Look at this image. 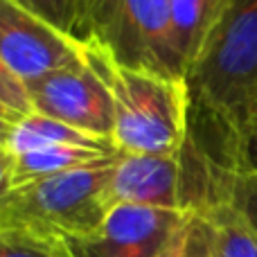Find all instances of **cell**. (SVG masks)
Listing matches in <instances>:
<instances>
[{
  "mask_svg": "<svg viewBox=\"0 0 257 257\" xmlns=\"http://www.w3.org/2000/svg\"><path fill=\"white\" fill-rule=\"evenodd\" d=\"M187 86L190 126L219 138L239 154L257 102V0H232L187 72Z\"/></svg>",
  "mask_w": 257,
  "mask_h": 257,
  "instance_id": "obj_1",
  "label": "cell"
},
{
  "mask_svg": "<svg viewBox=\"0 0 257 257\" xmlns=\"http://www.w3.org/2000/svg\"><path fill=\"white\" fill-rule=\"evenodd\" d=\"M81 57L111 93L113 145L117 149L126 154H181L190 136L192 113L187 79L120 66L95 45H81Z\"/></svg>",
  "mask_w": 257,
  "mask_h": 257,
  "instance_id": "obj_2",
  "label": "cell"
},
{
  "mask_svg": "<svg viewBox=\"0 0 257 257\" xmlns=\"http://www.w3.org/2000/svg\"><path fill=\"white\" fill-rule=\"evenodd\" d=\"M117 156L12 187L0 196V228L61 244L97 232L111 212L106 187Z\"/></svg>",
  "mask_w": 257,
  "mask_h": 257,
  "instance_id": "obj_3",
  "label": "cell"
},
{
  "mask_svg": "<svg viewBox=\"0 0 257 257\" xmlns=\"http://www.w3.org/2000/svg\"><path fill=\"white\" fill-rule=\"evenodd\" d=\"M77 43L104 50L120 66L185 79L172 41L169 0H77Z\"/></svg>",
  "mask_w": 257,
  "mask_h": 257,
  "instance_id": "obj_4",
  "label": "cell"
},
{
  "mask_svg": "<svg viewBox=\"0 0 257 257\" xmlns=\"http://www.w3.org/2000/svg\"><path fill=\"white\" fill-rule=\"evenodd\" d=\"M25 88L36 113L113 142L115 113L111 93L86 61L81 66L48 72L25 84Z\"/></svg>",
  "mask_w": 257,
  "mask_h": 257,
  "instance_id": "obj_5",
  "label": "cell"
},
{
  "mask_svg": "<svg viewBox=\"0 0 257 257\" xmlns=\"http://www.w3.org/2000/svg\"><path fill=\"white\" fill-rule=\"evenodd\" d=\"M0 59L23 84L84 63L75 39L12 0H0Z\"/></svg>",
  "mask_w": 257,
  "mask_h": 257,
  "instance_id": "obj_6",
  "label": "cell"
},
{
  "mask_svg": "<svg viewBox=\"0 0 257 257\" xmlns=\"http://www.w3.org/2000/svg\"><path fill=\"white\" fill-rule=\"evenodd\" d=\"M187 212L117 205L97 232L63 241L70 257H158Z\"/></svg>",
  "mask_w": 257,
  "mask_h": 257,
  "instance_id": "obj_7",
  "label": "cell"
},
{
  "mask_svg": "<svg viewBox=\"0 0 257 257\" xmlns=\"http://www.w3.org/2000/svg\"><path fill=\"white\" fill-rule=\"evenodd\" d=\"M108 205H142L185 210V169L181 154H126L120 151L106 187Z\"/></svg>",
  "mask_w": 257,
  "mask_h": 257,
  "instance_id": "obj_8",
  "label": "cell"
},
{
  "mask_svg": "<svg viewBox=\"0 0 257 257\" xmlns=\"http://www.w3.org/2000/svg\"><path fill=\"white\" fill-rule=\"evenodd\" d=\"M230 5L232 0H169L172 41L185 70V79Z\"/></svg>",
  "mask_w": 257,
  "mask_h": 257,
  "instance_id": "obj_9",
  "label": "cell"
},
{
  "mask_svg": "<svg viewBox=\"0 0 257 257\" xmlns=\"http://www.w3.org/2000/svg\"><path fill=\"white\" fill-rule=\"evenodd\" d=\"M120 154L113 142L106 145H52L14 158V187L39 178L75 172L81 167L111 160Z\"/></svg>",
  "mask_w": 257,
  "mask_h": 257,
  "instance_id": "obj_10",
  "label": "cell"
},
{
  "mask_svg": "<svg viewBox=\"0 0 257 257\" xmlns=\"http://www.w3.org/2000/svg\"><path fill=\"white\" fill-rule=\"evenodd\" d=\"M106 145L111 140H102V138H93L88 133H81L77 128L63 124V122L54 120V117L41 115V113H27L18 120V124L14 126L12 136H9L5 149L9 151L12 158L30 151L43 149V147L52 145Z\"/></svg>",
  "mask_w": 257,
  "mask_h": 257,
  "instance_id": "obj_11",
  "label": "cell"
},
{
  "mask_svg": "<svg viewBox=\"0 0 257 257\" xmlns=\"http://www.w3.org/2000/svg\"><path fill=\"white\" fill-rule=\"evenodd\" d=\"M212 228L210 257H257V232L228 201L203 210Z\"/></svg>",
  "mask_w": 257,
  "mask_h": 257,
  "instance_id": "obj_12",
  "label": "cell"
},
{
  "mask_svg": "<svg viewBox=\"0 0 257 257\" xmlns=\"http://www.w3.org/2000/svg\"><path fill=\"white\" fill-rule=\"evenodd\" d=\"M212 228L203 212H187L158 257H210Z\"/></svg>",
  "mask_w": 257,
  "mask_h": 257,
  "instance_id": "obj_13",
  "label": "cell"
},
{
  "mask_svg": "<svg viewBox=\"0 0 257 257\" xmlns=\"http://www.w3.org/2000/svg\"><path fill=\"white\" fill-rule=\"evenodd\" d=\"M0 257H70L66 244L0 228Z\"/></svg>",
  "mask_w": 257,
  "mask_h": 257,
  "instance_id": "obj_14",
  "label": "cell"
},
{
  "mask_svg": "<svg viewBox=\"0 0 257 257\" xmlns=\"http://www.w3.org/2000/svg\"><path fill=\"white\" fill-rule=\"evenodd\" d=\"M18 7L27 9L30 14L43 18L59 32L68 34L77 41L79 16H77V0H12Z\"/></svg>",
  "mask_w": 257,
  "mask_h": 257,
  "instance_id": "obj_15",
  "label": "cell"
},
{
  "mask_svg": "<svg viewBox=\"0 0 257 257\" xmlns=\"http://www.w3.org/2000/svg\"><path fill=\"white\" fill-rule=\"evenodd\" d=\"M226 201L257 232V172L246 167L235 169L228 178Z\"/></svg>",
  "mask_w": 257,
  "mask_h": 257,
  "instance_id": "obj_16",
  "label": "cell"
},
{
  "mask_svg": "<svg viewBox=\"0 0 257 257\" xmlns=\"http://www.w3.org/2000/svg\"><path fill=\"white\" fill-rule=\"evenodd\" d=\"M0 99H3L7 106H12L14 111H18L21 115L34 113L25 84H23L16 75L9 72V68L3 63V59H0Z\"/></svg>",
  "mask_w": 257,
  "mask_h": 257,
  "instance_id": "obj_17",
  "label": "cell"
},
{
  "mask_svg": "<svg viewBox=\"0 0 257 257\" xmlns=\"http://www.w3.org/2000/svg\"><path fill=\"white\" fill-rule=\"evenodd\" d=\"M21 113L14 111L12 106H7V104L0 99V147L7 145L9 136H12L14 126L18 124V120H21Z\"/></svg>",
  "mask_w": 257,
  "mask_h": 257,
  "instance_id": "obj_18",
  "label": "cell"
},
{
  "mask_svg": "<svg viewBox=\"0 0 257 257\" xmlns=\"http://www.w3.org/2000/svg\"><path fill=\"white\" fill-rule=\"evenodd\" d=\"M14 187V158L5 147H0V196Z\"/></svg>",
  "mask_w": 257,
  "mask_h": 257,
  "instance_id": "obj_19",
  "label": "cell"
},
{
  "mask_svg": "<svg viewBox=\"0 0 257 257\" xmlns=\"http://www.w3.org/2000/svg\"><path fill=\"white\" fill-rule=\"evenodd\" d=\"M239 158H241V167L257 172V128L255 131H250L248 136L241 140Z\"/></svg>",
  "mask_w": 257,
  "mask_h": 257,
  "instance_id": "obj_20",
  "label": "cell"
},
{
  "mask_svg": "<svg viewBox=\"0 0 257 257\" xmlns=\"http://www.w3.org/2000/svg\"><path fill=\"white\" fill-rule=\"evenodd\" d=\"M255 128H257V102H255V106H253V113H250V128H248V133L255 131ZM248 133H246V136H248Z\"/></svg>",
  "mask_w": 257,
  "mask_h": 257,
  "instance_id": "obj_21",
  "label": "cell"
}]
</instances>
